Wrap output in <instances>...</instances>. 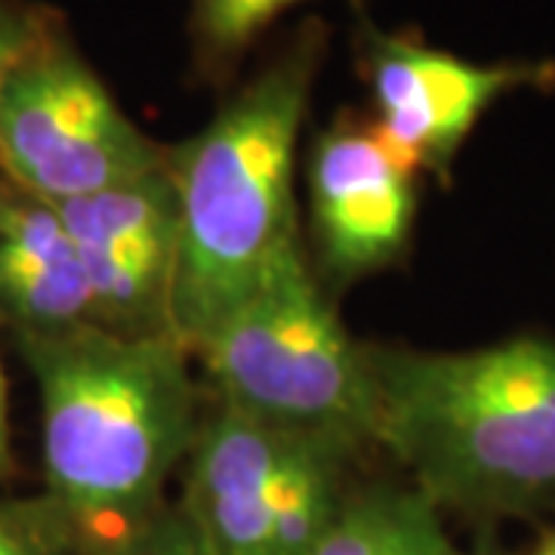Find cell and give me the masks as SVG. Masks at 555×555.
I'll list each match as a JSON object with an SVG mask.
<instances>
[{
	"mask_svg": "<svg viewBox=\"0 0 555 555\" xmlns=\"http://www.w3.org/2000/svg\"><path fill=\"white\" fill-rule=\"evenodd\" d=\"M13 343L38 383L47 503L78 555H124L167 509L164 488L198 436L192 352L96 324Z\"/></svg>",
	"mask_w": 555,
	"mask_h": 555,
	"instance_id": "cell-1",
	"label": "cell"
},
{
	"mask_svg": "<svg viewBox=\"0 0 555 555\" xmlns=\"http://www.w3.org/2000/svg\"><path fill=\"white\" fill-rule=\"evenodd\" d=\"M374 444L438 513L555 509V339L521 334L469 352L364 346Z\"/></svg>",
	"mask_w": 555,
	"mask_h": 555,
	"instance_id": "cell-2",
	"label": "cell"
},
{
	"mask_svg": "<svg viewBox=\"0 0 555 555\" xmlns=\"http://www.w3.org/2000/svg\"><path fill=\"white\" fill-rule=\"evenodd\" d=\"M321 50L309 22L201 133L164 152L179 204L173 334L189 352L299 238L294 160Z\"/></svg>",
	"mask_w": 555,
	"mask_h": 555,
	"instance_id": "cell-3",
	"label": "cell"
},
{
	"mask_svg": "<svg viewBox=\"0 0 555 555\" xmlns=\"http://www.w3.org/2000/svg\"><path fill=\"white\" fill-rule=\"evenodd\" d=\"M219 408L358 456L374 444L364 346L321 294L302 238L192 349Z\"/></svg>",
	"mask_w": 555,
	"mask_h": 555,
	"instance_id": "cell-4",
	"label": "cell"
},
{
	"mask_svg": "<svg viewBox=\"0 0 555 555\" xmlns=\"http://www.w3.org/2000/svg\"><path fill=\"white\" fill-rule=\"evenodd\" d=\"M164 167V149L120 112L100 75L47 25L0 90V170L50 204L87 198Z\"/></svg>",
	"mask_w": 555,
	"mask_h": 555,
	"instance_id": "cell-5",
	"label": "cell"
},
{
	"mask_svg": "<svg viewBox=\"0 0 555 555\" xmlns=\"http://www.w3.org/2000/svg\"><path fill=\"white\" fill-rule=\"evenodd\" d=\"M361 65L377 108L374 127L416 173L426 170L441 182L451 179L463 142L496 100L555 80L553 62L478 65L371 25L361 31Z\"/></svg>",
	"mask_w": 555,
	"mask_h": 555,
	"instance_id": "cell-6",
	"label": "cell"
},
{
	"mask_svg": "<svg viewBox=\"0 0 555 555\" xmlns=\"http://www.w3.org/2000/svg\"><path fill=\"white\" fill-rule=\"evenodd\" d=\"M93 291L100 327L118 337H173L179 204L167 167L56 204Z\"/></svg>",
	"mask_w": 555,
	"mask_h": 555,
	"instance_id": "cell-7",
	"label": "cell"
},
{
	"mask_svg": "<svg viewBox=\"0 0 555 555\" xmlns=\"http://www.w3.org/2000/svg\"><path fill=\"white\" fill-rule=\"evenodd\" d=\"M309 207L324 275L349 284L408 254L416 170L374 124H337L312 145Z\"/></svg>",
	"mask_w": 555,
	"mask_h": 555,
	"instance_id": "cell-8",
	"label": "cell"
},
{
	"mask_svg": "<svg viewBox=\"0 0 555 555\" xmlns=\"http://www.w3.org/2000/svg\"><path fill=\"white\" fill-rule=\"evenodd\" d=\"M297 441L229 408L204 414L185 456L182 509L217 555H269L272 509Z\"/></svg>",
	"mask_w": 555,
	"mask_h": 555,
	"instance_id": "cell-9",
	"label": "cell"
},
{
	"mask_svg": "<svg viewBox=\"0 0 555 555\" xmlns=\"http://www.w3.org/2000/svg\"><path fill=\"white\" fill-rule=\"evenodd\" d=\"M0 324L16 337L100 327L78 247L56 204L0 185Z\"/></svg>",
	"mask_w": 555,
	"mask_h": 555,
	"instance_id": "cell-10",
	"label": "cell"
},
{
	"mask_svg": "<svg viewBox=\"0 0 555 555\" xmlns=\"http://www.w3.org/2000/svg\"><path fill=\"white\" fill-rule=\"evenodd\" d=\"M352 460L331 444L297 441L278 485L269 555H312L349 494L346 469Z\"/></svg>",
	"mask_w": 555,
	"mask_h": 555,
	"instance_id": "cell-11",
	"label": "cell"
},
{
	"mask_svg": "<svg viewBox=\"0 0 555 555\" xmlns=\"http://www.w3.org/2000/svg\"><path fill=\"white\" fill-rule=\"evenodd\" d=\"M420 500L423 494L416 488L398 485H367L349 491L312 555H389Z\"/></svg>",
	"mask_w": 555,
	"mask_h": 555,
	"instance_id": "cell-12",
	"label": "cell"
},
{
	"mask_svg": "<svg viewBox=\"0 0 555 555\" xmlns=\"http://www.w3.org/2000/svg\"><path fill=\"white\" fill-rule=\"evenodd\" d=\"M299 0H195V31L210 60H232Z\"/></svg>",
	"mask_w": 555,
	"mask_h": 555,
	"instance_id": "cell-13",
	"label": "cell"
},
{
	"mask_svg": "<svg viewBox=\"0 0 555 555\" xmlns=\"http://www.w3.org/2000/svg\"><path fill=\"white\" fill-rule=\"evenodd\" d=\"M0 555H78L47 496H0Z\"/></svg>",
	"mask_w": 555,
	"mask_h": 555,
	"instance_id": "cell-14",
	"label": "cell"
},
{
	"mask_svg": "<svg viewBox=\"0 0 555 555\" xmlns=\"http://www.w3.org/2000/svg\"><path fill=\"white\" fill-rule=\"evenodd\" d=\"M124 555H217L182 506H167Z\"/></svg>",
	"mask_w": 555,
	"mask_h": 555,
	"instance_id": "cell-15",
	"label": "cell"
},
{
	"mask_svg": "<svg viewBox=\"0 0 555 555\" xmlns=\"http://www.w3.org/2000/svg\"><path fill=\"white\" fill-rule=\"evenodd\" d=\"M389 555H460L441 525V513L423 496Z\"/></svg>",
	"mask_w": 555,
	"mask_h": 555,
	"instance_id": "cell-16",
	"label": "cell"
},
{
	"mask_svg": "<svg viewBox=\"0 0 555 555\" xmlns=\"http://www.w3.org/2000/svg\"><path fill=\"white\" fill-rule=\"evenodd\" d=\"M43 22L35 13H25L16 3L0 0V90L10 78L13 65L22 60V53L38 38Z\"/></svg>",
	"mask_w": 555,
	"mask_h": 555,
	"instance_id": "cell-17",
	"label": "cell"
},
{
	"mask_svg": "<svg viewBox=\"0 0 555 555\" xmlns=\"http://www.w3.org/2000/svg\"><path fill=\"white\" fill-rule=\"evenodd\" d=\"M13 444H10V389H7V374L0 361V481L13 473Z\"/></svg>",
	"mask_w": 555,
	"mask_h": 555,
	"instance_id": "cell-18",
	"label": "cell"
},
{
	"mask_svg": "<svg viewBox=\"0 0 555 555\" xmlns=\"http://www.w3.org/2000/svg\"><path fill=\"white\" fill-rule=\"evenodd\" d=\"M531 555H555V531H550V534L543 537L540 543L534 546V553Z\"/></svg>",
	"mask_w": 555,
	"mask_h": 555,
	"instance_id": "cell-19",
	"label": "cell"
}]
</instances>
